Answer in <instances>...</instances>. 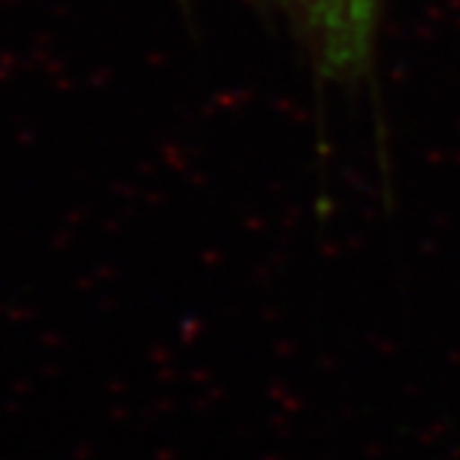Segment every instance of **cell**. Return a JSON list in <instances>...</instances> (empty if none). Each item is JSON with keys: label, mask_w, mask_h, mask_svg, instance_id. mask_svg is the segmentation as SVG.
Listing matches in <instances>:
<instances>
[{"label": "cell", "mask_w": 460, "mask_h": 460, "mask_svg": "<svg viewBox=\"0 0 460 460\" xmlns=\"http://www.w3.org/2000/svg\"><path fill=\"white\" fill-rule=\"evenodd\" d=\"M291 28L314 73L344 89L375 70L383 0H264Z\"/></svg>", "instance_id": "cell-1"}]
</instances>
